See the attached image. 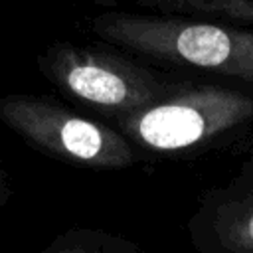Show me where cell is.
<instances>
[{"instance_id": "6da1fadb", "label": "cell", "mask_w": 253, "mask_h": 253, "mask_svg": "<svg viewBox=\"0 0 253 253\" xmlns=\"http://www.w3.org/2000/svg\"><path fill=\"white\" fill-rule=\"evenodd\" d=\"M89 30L138 59L253 85V26L111 8Z\"/></svg>"}, {"instance_id": "7a4b0ae2", "label": "cell", "mask_w": 253, "mask_h": 253, "mask_svg": "<svg viewBox=\"0 0 253 253\" xmlns=\"http://www.w3.org/2000/svg\"><path fill=\"white\" fill-rule=\"evenodd\" d=\"M253 125V91L182 81L132 113L113 119L132 146L160 156H188L237 136Z\"/></svg>"}, {"instance_id": "3957f363", "label": "cell", "mask_w": 253, "mask_h": 253, "mask_svg": "<svg viewBox=\"0 0 253 253\" xmlns=\"http://www.w3.org/2000/svg\"><path fill=\"white\" fill-rule=\"evenodd\" d=\"M38 69L65 97L109 121L150 105L182 83L111 43H49L38 55Z\"/></svg>"}, {"instance_id": "277c9868", "label": "cell", "mask_w": 253, "mask_h": 253, "mask_svg": "<svg viewBox=\"0 0 253 253\" xmlns=\"http://www.w3.org/2000/svg\"><path fill=\"white\" fill-rule=\"evenodd\" d=\"M0 121L28 146L61 162L95 170H123L136 162L134 146L117 126L47 97L4 95Z\"/></svg>"}, {"instance_id": "5b68a950", "label": "cell", "mask_w": 253, "mask_h": 253, "mask_svg": "<svg viewBox=\"0 0 253 253\" xmlns=\"http://www.w3.org/2000/svg\"><path fill=\"white\" fill-rule=\"evenodd\" d=\"M186 229L202 253H253V156L227 182L202 194Z\"/></svg>"}, {"instance_id": "8992f818", "label": "cell", "mask_w": 253, "mask_h": 253, "mask_svg": "<svg viewBox=\"0 0 253 253\" xmlns=\"http://www.w3.org/2000/svg\"><path fill=\"white\" fill-rule=\"evenodd\" d=\"M99 6H134L140 12L253 26V0H89Z\"/></svg>"}, {"instance_id": "52a82bcc", "label": "cell", "mask_w": 253, "mask_h": 253, "mask_svg": "<svg viewBox=\"0 0 253 253\" xmlns=\"http://www.w3.org/2000/svg\"><path fill=\"white\" fill-rule=\"evenodd\" d=\"M140 245L103 229H69L57 235L43 253H138Z\"/></svg>"}, {"instance_id": "ba28073f", "label": "cell", "mask_w": 253, "mask_h": 253, "mask_svg": "<svg viewBox=\"0 0 253 253\" xmlns=\"http://www.w3.org/2000/svg\"><path fill=\"white\" fill-rule=\"evenodd\" d=\"M8 200H10V186H8L6 172L0 166V210H2V206H6Z\"/></svg>"}]
</instances>
